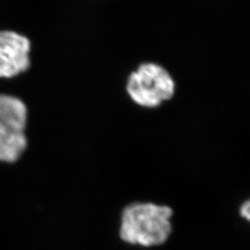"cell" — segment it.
Here are the masks:
<instances>
[{"instance_id": "obj_1", "label": "cell", "mask_w": 250, "mask_h": 250, "mask_svg": "<svg viewBox=\"0 0 250 250\" xmlns=\"http://www.w3.org/2000/svg\"><path fill=\"white\" fill-rule=\"evenodd\" d=\"M172 209L154 203H134L123 211L120 237L127 244L141 247H158L170 237Z\"/></svg>"}, {"instance_id": "obj_2", "label": "cell", "mask_w": 250, "mask_h": 250, "mask_svg": "<svg viewBox=\"0 0 250 250\" xmlns=\"http://www.w3.org/2000/svg\"><path fill=\"white\" fill-rule=\"evenodd\" d=\"M127 92L139 106L158 107L173 97L175 83L164 68L154 63H146L130 75Z\"/></svg>"}, {"instance_id": "obj_3", "label": "cell", "mask_w": 250, "mask_h": 250, "mask_svg": "<svg viewBox=\"0 0 250 250\" xmlns=\"http://www.w3.org/2000/svg\"><path fill=\"white\" fill-rule=\"evenodd\" d=\"M31 43L13 31H0V78H12L30 67Z\"/></svg>"}, {"instance_id": "obj_4", "label": "cell", "mask_w": 250, "mask_h": 250, "mask_svg": "<svg viewBox=\"0 0 250 250\" xmlns=\"http://www.w3.org/2000/svg\"><path fill=\"white\" fill-rule=\"evenodd\" d=\"M27 121L25 103L16 97L0 94V133H24Z\"/></svg>"}, {"instance_id": "obj_5", "label": "cell", "mask_w": 250, "mask_h": 250, "mask_svg": "<svg viewBox=\"0 0 250 250\" xmlns=\"http://www.w3.org/2000/svg\"><path fill=\"white\" fill-rule=\"evenodd\" d=\"M27 145L24 133H0V162L13 163L18 161L26 150Z\"/></svg>"}, {"instance_id": "obj_6", "label": "cell", "mask_w": 250, "mask_h": 250, "mask_svg": "<svg viewBox=\"0 0 250 250\" xmlns=\"http://www.w3.org/2000/svg\"><path fill=\"white\" fill-rule=\"evenodd\" d=\"M250 202L247 201L246 203H244V204L242 205L241 208H240V212H241L242 217H244V218L247 219V220H250Z\"/></svg>"}]
</instances>
